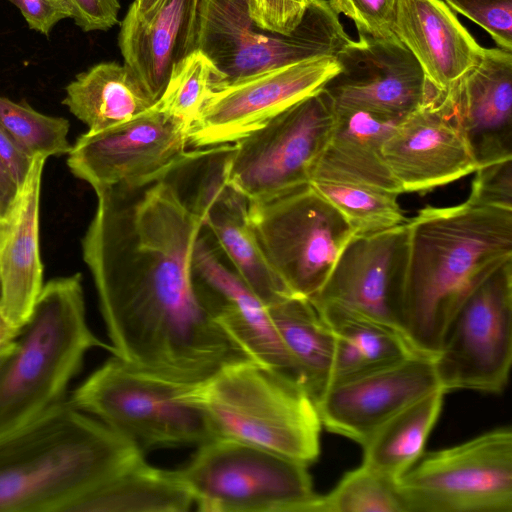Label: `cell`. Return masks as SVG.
I'll return each instance as SVG.
<instances>
[{"label":"cell","mask_w":512,"mask_h":512,"mask_svg":"<svg viewBox=\"0 0 512 512\" xmlns=\"http://www.w3.org/2000/svg\"><path fill=\"white\" fill-rule=\"evenodd\" d=\"M94 191L97 205L81 247L112 353L185 383L250 360L197 293L192 254L204 220L175 181L168 175Z\"/></svg>","instance_id":"obj_1"},{"label":"cell","mask_w":512,"mask_h":512,"mask_svg":"<svg viewBox=\"0 0 512 512\" xmlns=\"http://www.w3.org/2000/svg\"><path fill=\"white\" fill-rule=\"evenodd\" d=\"M402 334L434 357L446 326L473 288L512 259V209L466 200L427 206L408 219Z\"/></svg>","instance_id":"obj_2"},{"label":"cell","mask_w":512,"mask_h":512,"mask_svg":"<svg viewBox=\"0 0 512 512\" xmlns=\"http://www.w3.org/2000/svg\"><path fill=\"white\" fill-rule=\"evenodd\" d=\"M143 455L65 398L0 436V512H62Z\"/></svg>","instance_id":"obj_3"},{"label":"cell","mask_w":512,"mask_h":512,"mask_svg":"<svg viewBox=\"0 0 512 512\" xmlns=\"http://www.w3.org/2000/svg\"><path fill=\"white\" fill-rule=\"evenodd\" d=\"M94 348L112 352L88 325L82 275L49 280L0 363V436L64 400Z\"/></svg>","instance_id":"obj_4"},{"label":"cell","mask_w":512,"mask_h":512,"mask_svg":"<svg viewBox=\"0 0 512 512\" xmlns=\"http://www.w3.org/2000/svg\"><path fill=\"white\" fill-rule=\"evenodd\" d=\"M220 438L254 445L307 466L320 453L322 424L296 382L252 360L224 365L193 385Z\"/></svg>","instance_id":"obj_5"},{"label":"cell","mask_w":512,"mask_h":512,"mask_svg":"<svg viewBox=\"0 0 512 512\" xmlns=\"http://www.w3.org/2000/svg\"><path fill=\"white\" fill-rule=\"evenodd\" d=\"M193 385L136 368L114 355L76 387L68 401L144 454L220 438L194 398Z\"/></svg>","instance_id":"obj_6"},{"label":"cell","mask_w":512,"mask_h":512,"mask_svg":"<svg viewBox=\"0 0 512 512\" xmlns=\"http://www.w3.org/2000/svg\"><path fill=\"white\" fill-rule=\"evenodd\" d=\"M350 41L327 0H310L290 34L257 26L247 0H202L200 7L197 49L218 71V89L271 69L336 57Z\"/></svg>","instance_id":"obj_7"},{"label":"cell","mask_w":512,"mask_h":512,"mask_svg":"<svg viewBox=\"0 0 512 512\" xmlns=\"http://www.w3.org/2000/svg\"><path fill=\"white\" fill-rule=\"evenodd\" d=\"M176 473L203 512H312L319 496L306 464L227 438L199 445Z\"/></svg>","instance_id":"obj_8"},{"label":"cell","mask_w":512,"mask_h":512,"mask_svg":"<svg viewBox=\"0 0 512 512\" xmlns=\"http://www.w3.org/2000/svg\"><path fill=\"white\" fill-rule=\"evenodd\" d=\"M335 121L323 87L229 145L225 183L249 203H261L308 185Z\"/></svg>","instance_id":"obj_9"},{"label":"cell","mask_w":512,"mask_h":512,"mask_svg":"<svg viewBox=\"0 0 512 512\" xmlns=\"http://www.w3.org/2000/svg\"><path fill=\"white\" fill-rule=\"evenodd\" d=\"M248 210L272 271L290 294L308 300L355 236L345 217L309 184L266 202H248Z\"/></svg>","instance_id":"obj_10"},{"label":"cell","mask_w":512,"mask_h":512,"mask_svg":"<svg viewBox=\"0 0 512 512\" xmlns=\"http://www.w3.org/2000/svg\"><path fill=\"white\" fill-rule=\"evenodd\" d=\"M405 512H512V430L424 452L395 482Z\"/></svg>","instance_id":"obj_11"},{"label":"cell","mask_w":512,"mask_h":512,"mask_svg":"<svg viewBox=\"0 0 512 512\" xmlns=\"http://www.w3.org/2000/svg\"><path fill=\"white\" fill-rule=\"evenodd\" d=\"M442 390L498 394L512 364V259L485 276L449 320L433 357Z\"/></svg>","instance_id":"obj_12"},{"label":"cell","mask_w":512,"mask_h":512,"mask_svg":"<svg viewBox=\"0 0 512 512\" xmlns=\"http://www.w3.org/2000/svg\"><path fill=\"white\" fill-rule=\"evenodd\" d=\"M189 127L156 107L98 132L81 134L67 166L93 190L165 178L189 155Z\"/></svg>","instance_id":"obj_13"},{"label":"cell","mask_w":512,"mask_h":512,"mask_svg":"<svg viewBox=\"0 0 512 512\" xmlns=\"http://www.w3.org/2000/svg\"><path fill=\"white\" fill-rule=\"evenodd\" d=\"M336 57L271 69L215 90L192 122L189 144L234 143L308 97L338 73Z\"/></svg>","instance_id":"obj_14"},{"label":"cell","mask_w":512,"mask_h":512,"mask_svg":"<svg viewBox=\"0 0 512 512\" xmlns=\"http://www.w3.org/2000/svg\"><path fill=\"white\" fill-rule=\"evenodd\" d=\"M408 238V220L379 232L353 236L311 303L360 314L402 334Z\"/></svg>","instance_id":"obj_15"},{"label":"cell","mask_w":512,"mask_h":512,"mask_svg":"<svg viewBox=\"0 0 512 512\" xmlns=\"http://www.w3.org/2000/svg\"><path fill=\"white\" fill-rule=\"evenodd\" d=\"M340 69L324 88L335 106L402 119L433 98L418 61L397 38L358 33L336 56Z\"/></svg>","instance_id":"obj_16"},{"label":"cell","mask_w":512,"mask_h":512,"mask_svg":"<svg viewBox=\"0 0 512 512\" xmlns=\"http://www.w3.org/2000/svg\"><path fill=\"white\" fill-rule=\"evenodd\" d=\"M438 389L433 358L413 353L331 385L315 405L323 427L362 446L390 418Z\"/></svg>","instance_id":"obj_17"},{"label":"cell","mask_w":512,"mask_h":512,"mask_svg":"<svg viewBox=\"0 0 512 512\" xmlns=\"http://www.w3.org/2000/svg\"><path fill=\"white\" fill-rule=\"evenodd\" d=\"M192 271L203 306L247 357L301 386L297 368L267 305L220 261L202 233L193 249Z\"/></svg>","instance_id":"obj_18"},{"label":"cell","mask_w":512,"mask_h":512,"mask_svg":"<svg viewBox=\"0 0 512 512\" xmlns=\"http://www.w3.org/2000/svg\"><path fill=\"white\" fill-rule=\"evenodd\" d=\"M229 145L202 150L198 184L189 204L203 217L205 230L231 262L236 274L266 304L293 296L269 266L254 233L248 201L228 186L222 163Z\"/></svg>","instance_id":"obj_19"},{"label":"cell","mask_w":512,"mask_h":512,"mask_svg":"<svg viewBox=\"0 0 512 512\" xmlns=\"http://www.w3.org/2000/svg\"><path fill=\"white\" fill-rule=\"evenodd\" d=\"M435 100L463 133L479 167L512 159V52L484 48L481 60L447 91H436Z\"/></svg>","instance_id":"obj_20"},{"label":"cell","mask_w":512,"mask_h":512,"mask_svg":"<svg viewBox=\"0 0 512 512\" xmlns=\"http://www.w3.org/2000/svg\"><path fill=\"white\" fill-rule=\"evenodd\" d=\"M383 156L402 192H425L478 169L471 148L435 95L395 125Z\"/></svg>","instance_id":"obj_21"},{"label":"cell","mask_w":512,"mask_h":512,"mask_svg":"<svg viewBox=\"0 0 512 512\" xmlns=\"http://www.w3.org/2000/svg\"><path fill=\"white\" fill-rule=\"evenodd\" d=\"M47 158L36 156L0 220V311L15 327L28 321L44 286L40 254V198Z\"/></svg>","instance_id":"obj_22"},{"label":"cell","mask_w":512,"mask_h":512,"mask_svg":"<svg viewBox=\"0 0 512 512\" xmlns=\"http://www.w3.org/2000/svg\"><path fill=\"white\" fill-rule=\"evenodd\" d=\"M393 33L437 92L447 91L484 51L443 0H396Z\"/></svg>","instance_id":"obj_23"},{"label":"cell","mask_w":512,"mask_h":512,"mask_svg":"<svg viewBox=\"0 0 512 512\" xmlns=\"http://www.w3.org/2000/svg\"><path fill=\"white\" fill-rule=\"evenodd\" d=\"M202 0H162L140 21L126 13L118 44L126 64L158 101L175 66L197 49Z\"/></svg>","instance_id":"obj_24"},{"label":"cell","mask_w":512,"mask_h":512,"mask_svg":"<svg viewBox=\"0 0 512 512\" xmlns=\"http://www.w3.org/2000/svg\"><path fill=\"white\" fill-rule=\"evenodd\" d=\"M400 119L335 106V121L312 180L346 181L401 194L383 156V145Z\"/></svg>","instance_id":"obj_25"},{"label":"cell","mask_w":512,"mask_h":512,"mask_svg":"<svg viewBox=\"0 0 512 512\" xmlns=\"http://www.w3.org/2000/svg\"><path fill=\"white\" fill-rule=\"evenodd\" d=\"M193 503L176 470L150 466L142 457L69 502L62 512H184Z\"/></svg>","instance_id":"obj_26"},{"label":"cell","mask_w":512,"mask_h":512,"mask_svg":"<svg viewBox=\"0 0 512 512\" xmlns=\"http://www.w3.org/2000/svg\"><path fill=\"white\" fill-rule=\"evenodd\" d=\"M62 103L93 133L153 108L157 101L126 65L99 63L65 88Z\"/></svg>","instance_id":"obj_27"},{"label":"cell","mask_w":512,"mask_h":512,"mask_svg":"<svg viewBox=\"0 0 512 512\" xmlns=\"http://www.w3.org/2000/svg\"><path fill=\"white\" fill-rule=\"evenodd\" d=\"M302 388L316 403L332 383L335 335L310 300L288 296L267 305Z\"/></svg>","instance_id":"obj_28"},{"label":"cell","mask_w":512,"mask_h":512,"mask_svg":"<svg viewBox=\"0 0 512 512\" xmlns=\"http://www.w3.org/2000/svg\"><path fill=\"white\" fill-rule=\"evenodd\" d=\"M315 308L335 335L331 385L392 365L417 353L405 337L390 326L331 305Z\"/></svg>","instance_id":"obj_29"},{"label":"cell","mask_w":512,"mask_h":512,"mask_svg":"<svg viewBox=\"0 0 512 512\" xmlns=\"http://www.w3.org/2000/svg\"><path fill=\"white\" fill-rule=\"evenodd\" d=\"M445 391L435 390L410 404L385 422L362 445V464L396 482L425 452Z\"/></svg>","instance_id":"obj_30"},{"label":"cell","mask_w":512,"mask_h":512,"mask_svg":"<svg viewBox=\"0 0 512 512\" xmlns=\"http://www.w3.org/2000/svg\"><path fill=\"white\" fill-rule=\"evenodd\" d=\"M309 185L345 217L355 235L379 232L407 221L397 193L346 181L312 180Z\"/></svg>","instance_id":"obj_31"},{"label":"cell","mask_w":512,"mask_h":512,"mask_svg":"<svg viewBox=\"0 0 512 512\" xmlns=\"http://www.w3.org/2000/svg\"><path fill=\"white\" fill-rule=\"evenodd\" d=\"M0 125L31 157L68 154L69 121L40 113L25 101L0 96Z\"/></svg>","instance_id":"obj_32"},{"label":"cell","mask_w":512,"mask_h":512,"mask_svg":"<svg viewBox=\"0 0 512 512\" xmlns=\"http://www.w3.org/2000/svg\"><path fill=\"white\" fill-rule=\"evenodd\" d=\"M312 512H405L395 482L362 464L347 472Z\"/></svg>","instance_id":"obj_33"},{"label":"cell","mask_w":512,"mask_h":512,"mask_svg":"<svg viewBox=\"0 0 512 512\" xmlns=\"http://www.w3.org/2000/svg\"><path fill=\"white\" fill-rule=\"evenodd\" d=\"M220 85L212 62L198 49L173 69L156 107L184 122L189 128L207 98Z\"/></svg>","instance_id":"obj_34"},{"label":"cell","mask_w":512,"mask_h":512,"mask_svg":"<svg viewBox=\"0 0 512 512\" xmlns=\"http://www.w3.org/2000/svg\"><path fill=\"white\" fill-rule=\"evenodd\" d=\"M482 27L497 47L512 52V0H443Z\"/></svg>","instance_id":"obj_35"},{"label":"cell","mask_w":512,"mask_h":512,"mask_svg":"<svg viewBox=\"0 0 512 512\" xmlns=\"http://www.w3.org/2000/svg\"><path fill=\"white\" fill-rule=\"evenodd\" d=\"M337 14L351 19L358 33L375 38H393L396 0H327Z\"/></svg>","instance_id":"obj_36"},{"label":"cell","mask_w":512,"mask_h":512,"mask_svg":"<svg viewBox=\"0 0 512 512\" xmlns=\"http://www.w3.org/2000/svg\"><path fill=\"white\" fill-rule=\"evenodd\" d=\"M468 201L512 209V159L480 166Z\"/></svg>","instance_id":"obj_37"},{"label":"cell","mask_w":512,"mask_h":512,"mask_svg":"<svg viewBox=\"0 0 512 512\" xmlns=\"http://www.w3.org/2000/svg\"><path fill=\"white\" fill-rule=\"evenodd\" d=\"M310 0H247L248 11L257 26L290 34L300 23Z\"/></svg>","instance_id":"obj_38"},{"label":"cell","mask_w":512,"mask_h":512,"mask_svg":"<svg viewBox=\"0 0 512 512\" xmlns=\"http://www.w3.org/2000/svg\"><path fill=\"white\" fill-rule=\"evenodd\" d=\"M71 18L85 32L106 31L118 23V0H65Z\"/></svg>","instance_id":"obj_39"},{"label":"cell","mask_w":512,"mask_h":512,"mask_svg":"<svg viewBox=\"0 0 512 512\" xmlns=\"http://www.w3.org/2000/svg\"><path fill=\"white\" fill-rule=\"evenodd\" d=\"M22 13L29 27L44 35L62 19L71 18L65 0H8Z\"/></svg>","instance_id":"obj_40"},{"label":"cell","mask_w":512,"mask_h":512,"mask_svg":"<svg viewBox=\"0 0 512 512\" xmlns=\"http://www.w3.org/2000/svg\"><path fill=\"white\" fill-rule=\"evenodd\" d=\"M0 160L11 172L19 187L31 168V157L0 125Z\"/></svg>","instance_id":"obj_41"},{"label":"cell","mask_w":512,"mask_h":512,"mask_svg":"<svg viewBox=\"0 0 512 512\" xmlns=\"http://www.w3.org/2000/svg\"><path fill=\"white\" fill-rule=\"evenodd\" d=\"M19 190V185L11 172L0 160V220L11 208Z\"/></svg>","instance_id":"obj_42"},{"label":"cell","mask_w":512,"mask_h":512,"mask_svg":"<svg viewBox=\"0 0 512 512\" xmlns=\"http://www.w3.org/2000/svg\"><path fill=\"white\" fill-rule=\"evenodd\" d=\"M21 329L12 325L0 311V355L9 352Z\"/></svg>","instance_id":"obj_43"},{"label":"cell","mask_w":512,"mask_h":512,"mask_svg":"<svg viewBox=\"0 0 512 512\" xmlns=\"http://www.w3.org/2000/svg\"><path fill=\"white\" fill-rule=\"evenodd\" d=\"M161 2L162 0H134L127 13L137 20L146 21L154 14Z\"/></svg>","instance_id":"obj_44"},{"label":"cell","mask_w":512,"mask_h":512,"mask_svg":"<svg viewBox=\"0 0 512 512\" xmlns=\"http://www.w3.org/2000/svg\"><path fill=\"white\" fill-rule=\"evenodd\" d=\"M15 344V343H14ZM9 352L3 354V355H0V363L2 362V360L4 359V357L8 354Z\"/></svg>","instance_id":"obj_45"}]
</instances>
